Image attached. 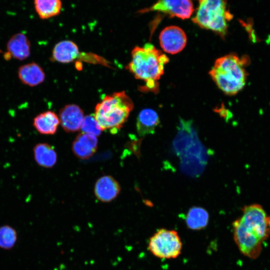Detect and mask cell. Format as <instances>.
Wrapping results in <instances>:
<instances>
[{"instance_id": "52a82bcc", "label": "cell", "mask_w": 270, "mask_h": 270, "mask_svg": "<svg viewBox=\"0 0 270 270\" xmlns=\"http://www.w3.org/2000/svg\"><path fill=\"white\" fill-rule=\"evenodd\" d=\"M192 0H157L146 11H156L170 17L182 20L190 17L194 12Z\"/></svg>"}, {"instance_id": "2e32d148", "label": "cell", "mask_w": 270, "mask_h": 270, "mask_svg": "<svg viewBox=\"0 0 270 270\" xmlns=\"http://www.w3.org/2000/svg\"><path fill=\"white\" fill-rule=\"evenodd\" d=\"M58 116L52 111H46L36 116L33 126L36 130L43 134H54L60 124Z\"/></svg>"}, {"instance_id": "5b68a950", "label": "cell", "mask_w": 270, "mask_h": 270, "mask_svg": "<svg viewBox=\"0 0 270 270\" xmlns=\"http://www.w3.org/2000/svg\"><path fill=\"white\" fill-rule=\"evenodd\" d=\"M198 2L193 22L224 38L227 33L228 22L232 17L226 9V0H198Z\"/></svg>"}, {"instance_id": "8fae6325", "label": "cell", "mask_w": 270, "mask_h": 270, "mask_svg": "<svg viewBox=\"0 0 270 270\" xmlns=\"http://www.w3.org/2000/svg\"><path fill=\"white\" fill-rule=\"evenodd\" d=\"M98 139L92 134L80 133L76 138L72 144L74 154L78 158L87 159L96 152Z\"/></svg>"}, {"instance_id": "ba28073f", "label": "cell", "mask_w": 270, "mask_h": 270, "mask_svg": "<svg viewBox=\"0 0 270 270\" xmlns=\"http://www.w3.org/2000/svg\"><path fill=\"white\" fill-rule=\"evenodd\" d=\"M160 44L163 50L170 54L181 52L185 47L187 38L184 32L177 26L164 28L159 36Z\"/></svg>"}, {"instance_id": "30bf717a", "label": "cell", "mask_w": 270, "mask_h": 270, "mask_svg": "<svg viewBox=\"0 0 270 270\" xmlns=\"http://www.w3.org/2000/svg\"><path fill=\"white\" fill-rule=\"evenodd\" d=\"M120 188L118 182L112 176H104L96 182L94 192L96 198L104 202H110L118 195Z\"/></svg>"}, {"instance_id": "5bb4252c", "label": "cell", "mask_w": 270, "mask_h": 270, "mask_svg": "<svg viewBox=\"0 0 270 270\" xmlns=\"http://www.w3.org/2000/svg\"><path fill=\"white\" fill-rule=\"evenodd\" d=\"M160 123V118L156 111L144 108L140 112L136 118L137 132L141 136L152 134Z\"/></svg>"}, {"instance_id": "6da1fadb", "label": "cell", "mask_w": 270, "mask_h": 270, "mask_svg": "<svg viewBox=\"0 0 270 270\" xmlns=\"http://www.w3.org/2000/svg\"><path fill=\"white\" fill-rule=\"evenodd\" d=\"M242 212L232 223L234 238L242 254L256 259L270 235V216L258 204L244 206Z\"/></svg>"}, {"instance_id": "7c38bea8", "label": "cell", "mask_w": 270, "mask_h": 270, "mask_svg": "<svg viewBox=\"0 0 270 270\" xmlns=\"http://www.w3.org/2000/svg\"><path fill=\"white\" fill-rule=\"evenodd\" d=\"M6 49L12 58L22 60L30 55V42L24 34L20 32L16 34L8 40Z\"/></svg>"}, {"instance_id": "9a60e30c", "label": "cell", "mask_w": 270, "mask_h": 270, "mask_svg": "<svg viewBox=\"0 0 270 270\" xmlns=\"http://www.w3.org/2000/svg\"><path fill=\"white\" fill-rule=\"evenodd\" d=\"M80 55L78 46L73 42L66 40L57 43L54 46L52 60L62 63H70Z\"/></svg>"}, {"instance_id": "7a4b0ae2", "label": "cell", "mask_w": 270, "mask_h": 270, "mask_svg": "<svg viewBox=\"0 0 270 270\" xmlns=\"http://www.w3.org/2000/svg\"><path fill=\"white\" fill-rule=\"evenodd\" d=\"M168 62L166 54L152 44L146 43L132 50L127 68L136 78L146 82V90L156 92L158 90V80L164 74V66Z\"/></svg>"}, {"instance_id": "44dd1931", "label": "cell", "mask_w": 270, "mask_h": 270, "mask_svg": "<svg viewBox=\"0 0 270 270\" xmlns=\"http://www.w3.org/2000/svg\"><path fill=\"white\" fill-rule=\"evenodd\" d=\"M80 129L83 133L92 134L96 136H99L102 131L94 114L84 117Z\"/></svg>"}, {"instance_id": "d6986e66", "label": "cell", "mask_w": 270, "mask_h": 270, "mask_svg": "<svg viewBox=\"0 0 270 270\" xmlns=\"http://www.w3.org/2000/svg\"><path fill=\"white\" fill-rule=\"evenodd\" d=\"M208 218V214L206 210L200 207L194 206L189 210L186 222L190 229L200 230L207 226Z\"/></svg>"}, {"instance_id": "9c48e42d", "label": "cell", "mask_w": 270, "mask_h": 270, "mask_svg": "<svg viewBox=\"0 0 270 270\" xmlns=\"http://www.w3.org/2000/svg\"><path fill=\"white\" fill-rule=\"evenodd\" d=\"M84 116V112L79 106L74 104H68L60 111V122L65 131L75 132L80 129Z\"/></svg>"}, {"instance_id": "4fadbf2b", "label": "cell", "mask_w": 270, "mask_h": 270, "mask_svg": "<svg viewBox=\"0 0 270 270\" xmlns=\"http://www.w3.org/2000/svg\"><path fill=\"white\" fill-rule=\"evenodd\" d=\"M18 76L23 84L34 86L44 80L45 74L38 64L30 62L22 65L18 68Z\"/></svg>"}, {"instance_id": "ac0fdd59", "label": "cell", "mask_w": 270, "mask_h": 270, "mask_svg": "<svg viewBox=\"0 0 270 270\" xmlns=\"http://www.w3.org/2000/svg\"><path fill=\"white\" fill-rule=\"evenodd\" d=\"M34 6L38 17L46 20L59 14L62 2L61 0H34Z\"/></svg>"}, {"instance_id": "8992f818", "label": "cell", "mask_w": 270, "mask_h": 270, "mask_svg": "<svg viewBox=\"0 0 270 270\" xmlns=\"http://www.w3.org/2000/svg\"><path fill=\"white\" fill-rule=\"evenodd\" d=\"M182 243L174 230L162 228L150 239L148 248L154 256L160 258H174L181 252Z\"/></svg>"}, {"instance_id": "277c9868", "label": "cell", "mask_w": 270, "mask_h": 270, "mask_svg": "<svg viewBox=\"0 0 270 270\" xmlns=\"http://www.w3.org/2000/svg\"><path fill=\"white\" fill-rule=\"evenodd\" d=\"M134 108L124 91L105 96L95 108L94 116L102 130L115 134L122 128Z\"/></svg>"}, {"instance_id": "ffe728a7", "label": "cell", "mask_w": 270, "mask_h": 270, "mask_svg": "<svg viewBox=\"0 0 270 270\" xmlns=\"http://www.w3.org/2000/svg\"><path fill=\"white\" fill-rule=\"evenodd\" d=\"M16 230L9 226H0V248L9 250L12 248L16 240Z\"/></svg>"}, {"instance_id": "e0dca14e", "label": "cell", "mask_w": 270, "mask_h": 270, "mask_svg": "<svg viewBox=\"0 0 270 270\" xmlns=\"http://www.w3.org/2000/svg\"><path fill=\"white\" fill-rule=\"evenodd\" d=\"M36 162L40 166L50 168L57 161V154L54 148L47 143H40L34 148Z\"/></svg>"}, {"instance_id": "3957f363", "label": "cell", "mask_w": 270, "mask_h": 270, "mask_svg": "<svg viewBox=\"0 0 270 270\" xmlns=\"http://www.w3.org/2000/svg\"><path fill=\"white\" fill-rule=\"evenodd\" d=\"M247 58L230 54L218 58L209 72L218 88L225 94L232 96L244 86L247 73L244 68Z\"/></svg>"}]
</instances>
